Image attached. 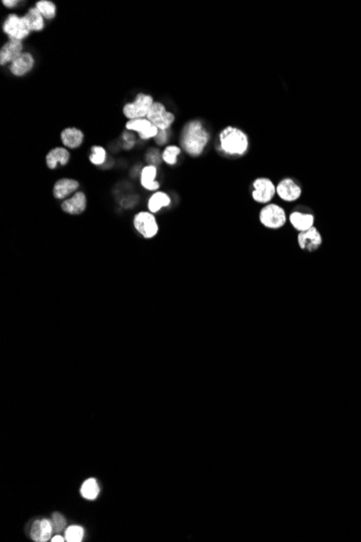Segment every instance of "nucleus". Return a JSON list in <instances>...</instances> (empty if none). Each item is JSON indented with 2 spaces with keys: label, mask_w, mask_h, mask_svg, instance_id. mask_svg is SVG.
Here are the masks:
<instances>
[{
  "label": "nucleus",
  "mask_w": 361,
  "mask_h": 542,
  "mask_svg": "<svg viewBox=\"0 0 361 542\" xmlns=\"http://www.w3.org/2000/svg\"><path fill=\"white\" fill-rule=\"evenodd\" d=\"M210 140L209 132L199 120H192L183 128L180 143L183 149L193 157L201 155Z\"/></svg>",
  "instance_id": "1"
},
{
  "label": "nucleus",
  "mask_w": 361,
  "mask_h": 542,
  "mask_svg": "<svg viewBox=\"0 0 361 542\" xmlns=\"http://www.w3.org/2000/svg\"><path fill=\"white\" fill-rule=\"evenodd\" d=\"M221 148L231 156H242L249 149V138L239 128L229 126L220 134Z\"/></svg>",
  "instance_id": "2"
},
{
  "label": "nucleus",
  "mask_w": 361,
  "mask_h": 542,
  "mask_svg": "<svg viewBox=\"0 0 361 542\" xmlns=\"http://www.w3.org/2000/svg\"><path fill=\"white\" fill-rule=\"evenodd\" d=\"M260 222L267 229H280L287 222L286 211L279 204L267 203L260 212Z\"/></svg>",
  "instance_id": "3"
},
{
  "label": "nucleus",
  "mask_w": 361,
  "mask_h": 542,
  "mask_svg": "<svg viewBox=\"0 0 361 542\" xmlns=\"http://www.w3.org/2000/svg\"><path fill=\"white\" fill-rule=\"evenodd\" d=\"M4 32L10 39L22 40L26 38L29 33L32 32V28L25 16H18L17 14H9L4 23Z\"/></svg>",
  "instance_id": "4"
},
{
  "label": "nucleus",
  "mask_w": 361,
  "mask_h": 542,
  "mask_svg": "<svg viewBox=\"0 0 361 542\" xmlns=\"http://www.w3.org/2000/svg\"><path fill=\"white\" fill-rule=\"evenodd\" d=\"M154 104V99L151 96L145 94H139L131 103L123 106V115L129 120L138 118H146L148 111Z\"/></svg>",
  "instance_id": "5"
},
{
  "label": "nucleus",
  "mask_w": 361,
  "mask_h": 542,
  "mask_svg": "<svg viewBox=\"0 0 361 542\" xmlns=\"http://www.w3.org/2000/svg\"><path fill=\"white\" fill-rule=\"evenodd\" d=\"M134 228L145 238H153L157 235L159 227L154 213L148 211L139 212L133 220Z\"/></svg>",
  "instance_id": "6"
},
{
  "label": "nucleus",
  "mask_w": 361,
  "mask_h": 542,
  "mask_svg": "<svg viewBox=\"0 0 361 542\" xmlns=\"http://www.w3.org/2000/svg\"><path fill=\"white\" fill-rule=\"evenodd\" d=\"M146 118L159 130H168L175 120V116L167 111L166 106L160 102H154Z\"/></svg>",
  "instance_id": "7"
},
{
  "label": "nucleus",
  "mask_w": 361,
  "mask_h": 542,
  "mask_svg": "<svg viewBox=\"0 0 361 542\" xmlns=\"http://www.w3.org/2000/svg\"><path fill=\"white\" fill-rule=\"evenodd\" d=\"M252 185V197L259 203H270L275 197V195H277L276 185L273 183V181L268 178H257L253 182Z\"/></svg>",
  "instance_id": "8"
},
{
  "label": "nucleus",
  "mask_w": 361,
  "mask_h": 542,
  "mask_svg": "<svg viewBox=\"0 0 361 542\" xmlns=\"http://www.w3.org/2000/svg\"><path fill=\"white\" fill-rule=\"evenodd\" d=\"M276 192L283 201L292 202L301 197L302 188L293 179L286 178L277 184Z\"/></svg>",
  "instance_id": "9"
},
{
  "label": "nucleus",
  "mask_w": 361,
  "mask_h": 542,
  "mask_svg": "<svg viewBox=\"0 0 361 542\" xmlns=\"http://www.w3.org/2000/svg\"><path fill=\"white\" fill-rule=\"evenodd\" d=\"M128 130L139 132V136L142 140H149L151 138H156L159 129L154 126L147 118H138L130 119L126 124Z\"/></svg>",
  "instance_id": "10"
},
{
  "label": "nucleus",
  "mask_w": 361,
  "mask_h": 542,
  "mask_svg": "<svg viewBox=\"0 0 361 542\" xmlns=\"http://www.w3.org/2000/svg\"><path fill=\"white\" fill-rule=\"evenodd\" d=\"M297 242L301 249L313 252L319 249L322 244V236L315 227L305 232H301L297 236Z\"/></svg>",
  "instance_id": "11"
},
{
  "label": "nucleus",
  "mask_w": 361,
  "mask_h": 542,
  "mask_svg": "<svg viewBox=\"0 0 361 542\" xmlns=\"http://www.w3.org/2000/svg\"><path fill=\"white\" fill-rule=\"evenodd\" d=\"M23 49L22 40L9 39L0 50V64L6 65L8 63H13L23 53Z\"/></svg>",
  "instance_id": "12"
},
{
  "label": "nucleus",
  "mask_w": 361,
  "mask_h": 542,
  "mask_svg": "<svg viewBox=\"0 0 361 542\" xmlns=\"http://www.w3.org/2000/svg\"><path fill=\"white\" fill-rule=\"evenodd\" d=\"M64 212L69 214H80L87 208V197L85 193L76 192L70 198H67L61 204Z\"/></svg>",
  "instance_id": "13"
},
{
  "label": "nucleus",
  "mask_w": 361,
  "mask_h": 542,
  "mask_svg": "<svg viewBox=\"0 0 361 542\" xmlns=\"http://www.w3.org/2000/svg\"><path fill=\"white\" fill-rule=\"evenodd\" d=\"M35 65V59L32 53L23 52L13 63L10 65V70L14 76L21 77L26 75L28 71L33 69Z\"/></svg>",
  "instance_id": "14"
},
{
  "label": "nucleus",
  "mask_w": 361,
  "mask_h": 542,
  "mask_svg": "<svg viewBox=\"0 0 361 542\" xmlns=\"http://www.w3.org/2000/svg\"><path fill=\"white\" fill-rule=\"evenodd\" d=\"M53 526L52 521L48 519H41L36 520L34 525L30 529V537L34 541L37 542H46L51 539V535H52Z\"/></svg>",
  "instance_id": "15"
},
{
  "label": "nucleus",
  "mask_w": 361,
  "mask_h": 542,
  "mask_svg": "<svg viewBox=\"0 0 361 542\" xmlns=\"http://www.w3.org/2000/svg\"><path fill=\"white\" fill-rule=\"evenodd\" d=\"M85 135L80 129L76 127H69L61 132V141L67 148H77L84 142Z\"/></svg>",
  "instance_id": "16"
},
{
  "label": "nucleus",
  "mask_w": 361,
  "mask_h": 542,
  "mask_svg": "<svg viewBox=\"0 0 361 542\" xmlns=\"http://www.w3.org/2000/svg\"><path fill=\"white\" fill-rule=\"evenodd\" d=\"M79 188L78 181L74 179H60L56 181L53 188V196L56 199H64L71 195L73 193H76V191Z\"/></svg>",
  "instance_id": "17"
},
{
  "label": "nucleus",
  "mask_w": 361,
  "mask_h": 542,
  "mask_svg": "<svg viewBox=\"0 0 361 542\" xmlns=\"http://www.w3.org/2000/svg\"><path fill=\"white\" fill-rule=\"evenodd\" d=\"M289 220H290L292 227L300 233L312 229L315 223V218L312 213H304L300 211L292 212Z\"/></svg>",
  "instance_id": "18"
},
{
  "label": "nucleus",
  "mask_w": 361,
  "mask_h": 542,
  "mask_svg": "<svg viewBox=\"0 0 361 542\" xmlns=\"http://www.w3.org/2000/svg\"><path fill=\"white\" fill-rule=\"evenodd\" d=\"M69 152L66 147H54L47 154V166L50 169H55L58 165L65 166L69 161Z\"/></svg>",
  "instance_id": "19"
},
{
  "label": "nucleus",
  "mask_w": 361,
  "mask_h": 542,
  "mask_svg": "<svg viewBox=\"0 0 361 542\" xmlns=\"http://www.w3.org/2000/svg\"><path fill=\"white\" fill-rule=\"evenodd\" d=\"M157 168L154 165L144 167L141 172V184L144 189L148 191H156L159 189V182L156 181Z\"/></svg>",
  "instance_id": "20"
},
{
  "label": "nucleus",
  "mask_w": 361,
  "mask_h": 542,
  "mask_svg": "<svg viewBox=\"0 0 361 542\" xmlns=\"http://www.w3.org/2000/svg\"><path fill=\"white\" fill-rule=\"evenodd\" d=\"M171 204V198L164 192L154 193L148 199V209L151 213L158 212L161 208L169 207Z\"/></svg>",
  "instance_id": "21"
},
{
  "label": "nucleus",
  "mask_w": 361,
  "mask_h": 542,
  "mask_svg": "<svg viewBox=\"0 0 361 542\" xmlns=\"http://www.w3.org/2000/svg\"><path fill=\"white\" fill-rule=\"evenodd\" d=\"M24 16L27 18V21L30 25V28H32V30H34V32H40V30L44 29L45 27L44 16L39 12V10L36 7L30 8Z\"/></svg>",
  "instance_id": "22"
},
{
  "label": "nucleus",
  "mask_w": 361,
  "mask_h": 542,
  "mask_svg": "<svg viewBox=\"0 0 361 542\" xmlns=\"http://www.w3.org/2000/svg\"><path fill=\"white\" fill-rule=\"evenodd\" d=\"M80 493L85 499L88 500H94L99 496L100 493V487L98 485V482L94 478H89L86 482L82 484Z\"/></svg>",
  "instance_id": "23"
},
{
  "label": "nucleus",
  "mask_w": 361,
  "mask_h": 542,
  "mask_svg": "<svg viewBox=\"0 0 361 542\" xmlns=\"http://www.w3.org/2000/svg\"><path fill=\"white\" fill-rule=\"evenodd\" d=\"M36 8L39 10V12L43 14L45 18L52 20L55 17L56 7L52 2H50V0H39V2L36 3Z\"/></svg>",
  "instance_id": "24"
},
{
  "label": "nucleus",
  "mask_w": 361,
  "mask_h": 542,
  "mask_svg": "<svg viewBox=\"0 0 361 542\" xmlns=\"http://www.w3.org/2000/svg\"><path fill=\"white\" fill-rule=\"evenodd\" d=\"M181 154V148L175 145H169L162 153V160L168 165H175L178 162V156Z\"/></svg>",
  "instance_id": "25"
},
{
  "label": "nucleus",
  "mask_w": 361,
  "mask_h": 542,
  "mask_svg": "<svg viewBox=\"0 0 361 542\" xmlns=\"http://www.w3.org/2000/svg\"><path fill=\"white\" fill-rule=\"evenodd\" d=\"M85 531L80 526H69L65 531V539L68 542H80L84 539Z\"/></svg>",
  "instance_id": "26"
},
{
  "label": "nucleus",
  "mask_w": 361,
  "mask_h": 542,
  "mask_svg": "<svg viewBox=\"0 0 361 542\" xmlns=\"http://www.w3.org/2000/svg\"><path fill=\"white\" fill-rule=\"evenodd\" d=\"M106 160V151L102 146H93L91 148V155H90V161L96 166H100L102 163H104Z\"/></svg>",
  "instance_id": "27"
},
{
  "label": "nucleus",
  "mask_w": 361,
  "mask_h": 542,
  "mask_svg": "<svg viewBox=\"0 0 361 542\" xmlns=\"http://www.w3.org/2000/svg\"><path fill=\"white\" fill-rule=\"evenodd\" d=\"M52 526H53V530L56 531V533H60V531L63 530L66 526V519L65 517L62 515L61 513H54L53 514V517H52Z\"/></svg>",
  "instance_id": "28"
},
{
  "label": "nucleus",
  "mask_w": 361,
  "mask_h": 542,
  "mask_svg": "<svg viewBox=\"0 0 361 542\" xmlns=\"http://www.w3.org/2000/svg\"><path fill=\"white\" fill-rule=\"evenodd\" d=\"M155 140H156L157 144H159V145L166 144L167 141H168V131L167 130H159L158 135L156 136V138H155Z\"/></svg>",
  "instance_id": "29"
},
{
  "label": "nucleus",
  "mask_w": 361,
  "mask_h": 542,
  "mask_svg": "<svg viewBox=\"0 0 361 542\" xmlns=\"http://www.w3.org/2000/svg\"><path fill=\"white\" fill-rule=\"evenodd\" d=\"M159 159H160V156H159L158 152L156 149H154V153H153L151 155H148V161L150 162V165H154V163H158L160 161Z\"/></svg>",
  "instance_id": "30"
},
{
  "label": "nucleus",
  "mask_w": 361,
  "mask_h": 542,
  "mask_svg": "<svg viewBox=\"0 0 361 542\" xmlns=\"http://www.w3.org/2000/svg\"><path fill=\"white\" fill-rule=\"evenodd\" d=\"M65 540H66V539H65L64 537H62V536H60V535H56V536H54L53 538H51V541H52V542H63V541H65Z\"/></svg>",
  "instance_id": "31"
},
{
  "label": "nucleus",
  "mask_w": 361,
  "mask_h": 542,
  "mask_svg": "<svg viewBox=\"0 0 361 542\" xmlns=\"http://www.w3.org/2000/svg\"><path fill=\"white\" fill-rule=\"evenodd\" d=\"M3 4L7 7V8H13L16 6V2H3Z\"/></svg>",
  "instance_id": "32"
}]
</instances>
